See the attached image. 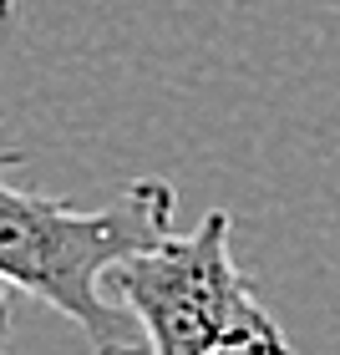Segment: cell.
Wrapping results in <instances>:
<instances>
[{"mask_svg":"<svg viewBox=\"0 0 340 355\" xmlns=\"http://www.w3.org/2000/svg\"><path fill=\"white\" fill-rule=\"evenodd\" d=\"M21 163V148H0V279L67 315L96 355H148L142 325L127 310H112L96 295V279L173 234L178 188L168 178H137L112 203L76 208L10 183Z\"/></svg>","mask_w":340,"mask_h":355,"instance_id":"6da1fadb","label":"cell"},{"mask_svg":"<svg viewBox=\"0 0 340 355\" xmlns=\"http://www.w3.org/2000/svg\"><path fill=\"white\" fill-rule=\"evenodd\" d=\"M234 214H203L193 234H168L107 269L112 295L142 325L148 355H295L239 269Z\"/></svg>","mask_w":340,"mask_h":355,"instance_id":"7a4b0ae2","label":"cell"},{"mask_svg":"<svg viewBox=\"0 0 340 355\" xmlns=\"http://www.w3.org/2000/svg\"><path fill=\"white\" fill-rule=\"evenodd\" d=\"M0 355H6V279H0Z\"/></svg>","mask_w":340,"mask_h":355,"instance_id":"3957f363","label":"cell"},{"mask_svg":"<svg viewBox=\"0 0 340 355\" xmlns=\"http://www.w3.org/2000/svg\"><path fill=\"white\" fill-rule=\"evenodd\" d=\"M15 10V0H0V21H6V15Z\"/></svg>","mask_w":340,"mask_h":355,"instance_id":"277c9868","label":"cell"}]
</instances>
